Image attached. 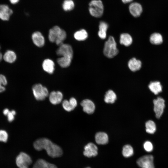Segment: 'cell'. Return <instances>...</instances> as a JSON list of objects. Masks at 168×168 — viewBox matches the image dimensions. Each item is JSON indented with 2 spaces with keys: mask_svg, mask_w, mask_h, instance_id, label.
<instances>
[{
  "mask_svg": "<svg viewBox=\"0 0 168 168\" xmlns=\"http://www.w3.org/2000/svg\"><path fill=\"white\" fill-rule=\"evenodd\" d=\"M33 146L38 151L45 150L47 154L53 158L60 157L63 154L62 150L59 146L46 138L37 139L34 142Z\"/></svg>",
  "mask_w": 168,
  "mask_h": 168,
  "instance_id": "cell-1",
  "label": "cell"
},
{
  "mask_svg": "<svg viewBox=\"0 0 168 168\" xmlns=\"http://www.w3.org/2000/svg\"><path fill=\"white\" fill-rule=\"evenodd\" d=\"M118 53L114 39L112 36H110L105 44L103 49L104 55L107 58H111L116 55Z\"/></svg>",
  "mask_w": 168,
  "mask_h": 168,
  "instance_id": "cell-2",
  "label": "cell"
},
{
  "mask_svg": "<svg viewBox=\"0 0 168 168\" xmlns=\"http://www.w3.org/2000/svg\"><path fill=\"white\" fill-rule=\"evenodd\" d=\"M89 11L90 14L95 17L102 16L104 12V6L100 0H92L89 3Z\"/></svg>",
  "mask_w": 168,
  "mask_h": 168,
  "instance_id": "cell-3",
  "label": "cell"
},
{
  "mask_svg": "<svg viewBox=\"0 0 168 168\" xmlns=\"http://www.w3.org/2000/svg\"><path fill=\"white\" fill-rule=\"evenodd\" d=\"M32 90L35 98L38 100H44L49 95L47 89L40 84L33 85Z\"/></svg>",
  "mask_w": 168,
  "mask_h": 168,
  "instance_id": "cell-4",
  "label": "cell"
},
{
  "mask_svg": "<svg viewBox=\"0 0 168 168\" xmlns=\"http://www.w3.org/2000/svg\"><path fill=\"white\" fill-rule=\"evenodd\" d=\"M32 162V159L28 154L21 152L16 158V163L19 168H28Z\"/></svg>",
  "mask_w": 168,
  "mask_h": 168,
  "instance_id": "cell-5",
  "label": "cell"
},
{
  "mask_svg": "<svg viewBox=\"0 0 168 168\" xmlns=\"http://www.w3.org/2000/svg\"><path fill=\"white\" fill-rule=\"evenodd\" d=\"M136 163L141 168H155L154 157L152 155H146L140 157Z\"/></svg>",
  "mask_w": 168,
  "mask_h": 168,
  "instance_id": "cell-6",
  "label": "cell"
},
{
  "mask_svg": "<svg viewBox=\"0 0 168 168\" xmlns=\"http://www.w3.org/2000/svg\"><path fill=\"white\" fill-rule=\"evenodd\" d=\"M153 110L156 117L160 119L164 112L165 107V100L161 97H158L153 100Z\"/></svg>",
  "mask_w": 168,
  "mask_h": 168,
  "instance_id": "cell-7",
  "label": "cell"
},
{
  "mask_svg": "<svg viewBox=\"0 0 168 168\" xmlns=\"http://www.w3.org/2000/svg\"><path fill=\"white\" fill-rule=\"evenodd\" d=\"M56 54L58 56H68L72 58L73 51L71 46L68 44H63L59 46L56 51Z\"/></svg>",
  "mask_w": 168,
  "mask_h": 168,
  "instance_id": "cell-8",
  "label": "cell"
},
{
  "mask_svg": "<svg viewBox=\"0 0 168 168\" xmlns=\"http://www.w3.org/2000/svg\"><path fill=\"white\" fill-rule=\"evenodd\" d=\"M84 155L88 157L95 156L98 154V148L92 142H90L84 147Z\"/></svg>",
  "mask_w": 168,
  "mask_h": 168,
  "instance_id": "cell-9",
  "label": "cell"
},
{
  "mask_svg": "<svg viewBox=\"0 0 168 168\" xmlns=\"http://www.w3.org/2000/svg\"><path fill=\"white\" fill-rule=\"evenodd\" d=\"M13 13L12 10L5 4H0V19L6 21L9 20Z\"/></svg>",
  "mask_w": 168,
  "mask_h": 168,
  "instance_id": "cell-10",
  "label": "cell"
},
{
  "mask_svg": "<svg viewBox=\"0 0 168 168\" xmlns=\"http://www.w3.org/2000/svg\"><path fill=\"white\" fill-rule=\"evenodd\" d=\"M129 10L131 14L134 17H138L141 14L142 8L141 5L137 2L132 3L129 6Z\"/></svg>",
  "mask_w": 168,
  "mask_h": 168,
  "instance_id": "cell-11",
  "label": "cell"
},
{
  "mask_svg": "<svg viewBox=\"0 0 168 168\" xmlns=\"http://www.w3.org/2000/svg\"><path fill=\"white\" fill-rule=\"evenodd\" d=\"M83 111L89 114H92L95 110V105L94 103L89 99L83 100L81 103Z\"/></svg>",
  "mask_w": 168,
  "mask_h": 168,
  "instance_id": "cell-12",
  "label": "cell"
},
{
  "mask_svg": "<svg viewBox=\"0 0 168 168\" xmlns=\"http://www.w3.org/2000/svg\"><path fill=\"white\" fill-rule=\"evenodd\" d=\"M63 98L62 93L59 91H52L50 92L49 96L50 102L53 105H57L60 103Z\"/></svg>",
  "mask_w": 168,
  "mask_h": 168,
  "instance_id": "cell-13",
  "label": "cell"
},
{
  "mask_svg": "<svg viewBox=\"0 0 168 168\" xmlns=\"http://www.w3.org/2000/svg\"><path fill=\"white\" fill-rule=\"evenodd\" d=\"M32 41L36 46L42 47L44 44V38L40 32L36 31L33 33L32 35Z\"/></svg>",
  "mask_w": 168,
  "mask_h": 168,
  "instance_id": "cell-14",
  "label": "cell"
},
{
  "mask_svg": "<svg viewBox=\"0 0 168 168\" xmlns=\"http://www.w3.org/2000/svg\"><path fill=\"white\" fill-rule=\"evenodd\" d=\"M77 101L73 97L71 98L69 101L65 100L62 102V106L63 109L68 112L73 110L77 106Z\"/></svg>",
  "mask_w": 168,
  "mask_h": 168,
  "instance_id": "cell-15",
  "label": "cell"
},
{
  "mask_svg": "<svg viewBox=\"0 0 168 168\" xmlns=\"http://www.w3.org/2000/svg\"><path fill=\"white\" fill-rule=\"evenodd\" d=\"M95 141L99 145H105L108 142V137L105 133L103 132L97 133L95 136Z\"/></svg>",
  "mask_w": 168,
  "mask_h": 168,
  "instance_id": "cell-16",
  "label": "cell"
},
{
  "mask_svg": "<svg viewBox=\"0 0 168 168\" xmlns=\"http://www.w3.org/2000/svg\"><path fill=\"white\" fill-rule=\"evenodd\" d=\"M62 29L58 26H54L51 29L49 30L48 35L49 40L52 42H55Z\"/></svg>",
  "mask_w": 168,
  "mask_h": 168,
  "instance_id": "cell-17",
  "label": "cell"
},
{
  "mask_svg": "<svg viewBox=\"0 0 168 168\" xmlns=\"http://www.w3.org/2000/svg\"><path fill=\"white\" fill-rule=\"evenodd\" d=\"M42 67L46 72L49 74H52L54 70V63L52 60L46 59L43 62Z\"/></svg>",
  "mask_w": 168,
  "mask_h": 168,
  "instance_id": "cell-18",
  "label": "cell"
},
{
  "mask_svg": "<svg viewBox=\"0 0 168 168\" xmlns=\"http://www.w3.org/2000/svg\"><path fill=\"white\" fill-rule=\"evenodd\" d=\"M33 168H58L54 164L47 162L43 159H39L35 163Z\"/></svg>",
  "mask_w": 168,
  "mask_h": 168,
  "instance_id": "cell-19",
  "label": "cell"
},
{
  "mask_svg": "<svg viewBox=\"0 0 168 168\" xmlns=\"http://www.w3.org/2000/svg\"><path fill=\"white\" fill-rule=\"evenodd\" d=\"M128 66L131 71L135 72L140 69L141 67L142 63L140 60L133 58L128 61Z\"/></svg>",
  "mask_w": 168,
  "mask_h": 168,
  "instance_id": "cell-20",
  "label": "cell"
},
{
  "mask_svg": "<svg viewBox=\"0 0 168 168\" xmlns=\"http://www.w3.org/2000/svg\"><path fill=\"white\" fill-rule=\"evenodd\" d=\"M150 90L155 95H157L162 91V86L160 82H151L148 85Z\"/></svg>",
  "mask_w": 168,
  "mask_h": 168,
  "instance_id": "cell-21",
  "label": "cell"
},
{
  "mask_svg": "<svg viewBox=\"0 0 168 168\" xmlns=\"http://www.w3.org/2000/svg\"><path fill=\"white\" fill-rule=\"evenodd\" d=\"M4 60L7 62L12 63L16 59V56L15 53L11 50L7 51L3 56Z\"/></svg>",
  "mask_w": 168,
  "mask_h": 168,
  "instance_id": "cell-22",
  "label": "cell"
},
{
  "mask_svg": "<svg viewBox=\"0 0 168 168\" xmlns=\"http://www.w3.org/2000/svg\"><path fill=\"white\" fill-rule=\"evenodd\" d=\"M133 41L131 36L128 33H123L120 36V43L126 46L130 45Z\"/></svg>",
  "mask_w": 168,
  "mask_h": 168,
  "instance_id": "cell-23",
  "label": "cell"
},
{
  "mask_svg": "<svg viewBox=\"0 0 168 168\" xmlns=\"http://www.w3.org/2000/svg\"><path fill=\"white\" fill-rule=\"evenodd\" d=\"M108 27V25L105 22L103 21L100 22L99 26L98 35L100 38L104 39L106 37V32Z\"/></svg>",
  "mask_w": 168,
  "mask_h": 168,
  "instance_id": "cell-24",
  "label": "cell"
},
{
  "mask_svg": "<svg viewBox=\"0 0 168 168\" xmlns=\"http://www.w3.org/2000/svg\"><path fill=\"white\" fill-rule=\"evenodd\" d=\"M72 58L68 56H61L58 58L57 61L58 64L62 68H67L70 66Z\"/></svg>",
  "mask_w": 168,
  "mask_h": 168,
  "instance_id": "cell-25",
  "label": "cell"
},
{
  "mask_svg": "<svg viewBox=\"0 0 168 168\" xmlns=\"http://www.w3.org/2000/svg\"><path fill=\"white\" fill-rule=\"evenodd\" d=\"M116 95L112 90L107 91L105 96L104 101L107 103H113L116 99Z\"/></svg>",
  "mask_w": 168,
  "mask_h": 168,
  "instance_id": "cell-26",
  "label": "cell"
},
{
  "mask_svg": "<svg viewBox=\"0 0 168 168\" xmlns=\"http://www.w3.org/2000/svg\"><path fill=\"white\" fill-rule=\"evenodd\" d=\"M163 38L161 34L157 33L152 34L150 37V42L154 44H159L163 42Z\"/></svg>",
  "mask_w": 168,
  "mask_h": 168,
  "instance_id": "cell-27",
  "label": "cell"
},
{
  "mask_svg": "<svg viewBox=\"0 0 168 168\" xmlns=\"http://www.w3.org/2000/svg\"><path fill=\"white\" fill-rule=\"evenodd\" d=\"M134 153L133 149L130 145H125L123 148L122 154L124 157L128 158L132 156Z\"/></svg>",
  "mask_w": 168,
  "mask_h": 168,
  "instance_id": "cell-28",
  "label": "cell"
},
{
  "mask_svg": "<svg viewBox=\"0 0 168 168\" xmlns=\"http://www.w3.org/2000/svg\"><path fill=\"white\" fill-rule=\"evenodd\" d=\"M74 37L78 41L85 40L88 37L87 31L84 29H81L75 32L74 35Z\"/></svg>",
  "mask_w": 168,
  "mask_h": 168,
  "instance_id": "cell-29",
  "label": "cell"
},
{
  "mask_svg": "<svg viewBox=\"0 0 168 168\" xmlns=\"http://www.w3.org/2000/svg\"><path fill=\"white\" fill-rule=\"evenodd\" d=\"M146 132L149 134H152L156 130V126L155 123L152 120H149L145 123Z\"/></svg>",
  "mask_w": 168,
  "mask_h": 168,
  "instance_id": "cell-30",
  "label": "cell"
},
{
  "mask_svg": "<svg viewBox=\"0 0 168 168\" xmlns=\"http://www.w3.org/2000/svg\"><path fill=\"white\" fill-rule=\"evenodd\" d=\"M75 4L72 0H65L63 4V8L66 11L72 10L74 7Z\"/></svg>",
  "mask_w": 168,
  "mask_h": 168,
  "instance_id": "cell-31",
  "label": "cell"
},
{
  "mask_svg": "<svg viewBox=\"0 0 168 168\" xmlns=\"http://www.w3.org/2000/svg\"><path fill=\"white\" fill-rule=\"evenodd\" d=\"M66 36V33L65 31L62 29L55 42L57 45L60 46L63 44V41L65 39Z\"/></svg>",
  "mask_w": 168,
  "mask_h": 168,
  "instance_id": "cell-32",
  "label": "cell"
},
{
  "mask_svg": "<svg viewBox=\"0 0 168 168\" xmlns=\"http://www.w3.org/2000/svg\"><path fill=\"white\" fill-rule=\"evenodd\" d=\"M7 84V81L6 77L0 74V92H2L5 90V86Z\"/></svg>",
  "mask_w": 168,
  "mask_h": 168,
  "instance_id": "cell-33",
  "label": "cell"
},
{
  "mask_svg": "<svg viewBox=\"0 0 168 168\" xmlns=\"http://www.w3.org/2000/svg\"><path fill=\"white\" fill-rule=\"evenodd\" d=\"M8 139V134L4 130H0V142H6Z\"/></svg>",
  "mask_w": 168,
  "mask_h": 168,
  "instance_id": "cell-34",
  "label": "cell"
},
{
  "mask_svg": "<svg viewBox=\"0 0 168 168\" xmlns=\"http://www.w3.org/2000/svg\"><path fill=\"white\" fill-rule=\"evenodd\" d=\"M144 150L147 152H151L153 150V146L151 142L149 141L145 142L143 145Z\"/></svg>",
  "mask_w": 168,
  "mask_h": 168,
  "instance_id": "cell-35",
  "label": "cell"
},
{
  "mask_svg": "<svg viewBox=\"0 0 168 168\" xmlns=\"http://www.w3.org/2000/svg\"><path fill=\"white\" fill-rule=\"evenodd\" d=\"M16 111L14 110L9 111L6 116L8 121L9 122H12L15 119V116L16 114Z\"/></svg>",
  "mask_w": 168,
  "mask_h": 168,
  "instance_id": "cell-36",
  "label": "cell"
},
{
  "mask_svg": "<svg viewBox=\"0 0 168 168\" xmlns=\"http://www.w3.org/2000/svg\"><path fill=\"white\" fill-rule=\"evenodd\" d=\"M9 111L8 109L6 108L3 110V113L6 116Z\"/></svg>",
  "mask_w": 168,
  "mask_h": 168,
  "instance_id": "cell-37",
  "label": "cell"
},
{
  "mask_svg": "<svg viewBox=\"0 0 168 168\" xmlns=\"http://www.w3.org/2000/svg\"><path fill=\"white\" fill-rule=\"evenodd\" d=\"M9 1L12 4H15L18 3L19 0H9Z\"/></svg>",
  "mask_w": 168,
  "mask_h": 168,
  "instance_id": "cell-38",
  "label": "cell"
},
{
  "mask_svg": "<svg viewBox=\"0 0 168 168\" xmlns=\"http://www.w3.org/2000/svg\"><path fill=\"white\" fill-rule=\"evenodd\" d=\"M122 2L124 3H126L130 2H131L132 1H133V0H121Z\"/></svg>",
  "mask_w": 168,
  "mask_h": 168,
  "instance_id": "cell-39",
  "label": "cell"
},
{
  "mask_svg": "<svg viewBox=\"0 0 168 168\" xmlns=\"http://www.w3.org/2000/svg\"><path fill=\"white\" fill-rule=\"evenodd\" d=\"M2 54L0 52V62L2 60Z\"/></svg>",
  "mask_w": 168,
  "mask_h": 168,
  "instance_id": "cell-40",
  "label": "cell"
},
{
  "mask_svg": "<svg viewBox=\"0 0 168 168\" xmlns=\"http://www.w3.org/2000/svg\"><path fill=\"white\" fill-rule=\"evenodd\" d=\"M86 168H91L90 167H86Z\"/></svg>",
  "mask_w": 168,
  "mask_h": 168,
  "instance_id": "cell-41",
  "label": "cell"
}]
</instances>
